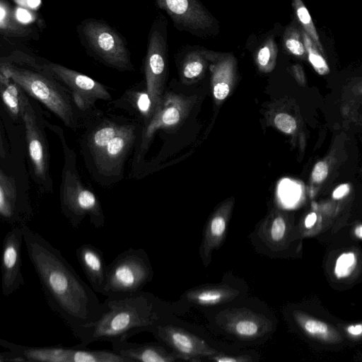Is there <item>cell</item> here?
Listing matches in <instances>:
<instances>
[{
    "instance_id": "obj_1",
    "label": "cell",
    "mask_w": 362,
    "mask_h": 362,
    "mask_svg": "<svg viewBox=\"0 0 362 362\" xmlns=\"http://www.w3.org/2000/svg\"><path fill=\"white\" fill-rule=\"evenodd\" d=\"M22 226L28 256L50 309L73 334L98 320L102 303L96 292L57 248L27 224Z\"/></svg>"
},
{
    "instance_id": "obj_2",
    "label": "cell",
    "mask_w": 362,
    "mask_h": 362,
    "mask_svg": "<svg viewBox=\"0 0 362 362\" xmlns=\"http://www.w3.org/2000/svg\"><path fill=\"white\" fill-rule=\"evenodd\" d=\"M162 304L151 293L107 296L102 303V313L95 322L78 329L73 335L81 346L96 341L127 340L141 332H152L163 322Z\"/></svg>"
},
{
    "instance_id": "obj_3",
    "label": "cell",
    "mask_w": 362,
    "mask_h": 362,
    "mask_svg": "<svg viewBox=\"0 0 362 362\" xmlns=\"http://www.w3.org/2000/svg\"><path fill=\"white\" fill-rule=\"evenodd\" d=\"M46 126L59 139L64 153V167L59 190L63 215L74 228H78L85 218L97 228L105 225L102 206L96 195L82 182L77 168L76 156L67 144L63 129L45 120Z\"/></svg>"
},
{
    "instance_id": "obj_4",
    "label": "cell",
    "mask_w": 362,
    "mask_h": 362,
    "mask_svg": "<svg viewBox=\"0 0 362 362\" xmlns=\"http://www.w3.org/2000/svg\"><path fill=\"white\" fill-rule=\"evenodd\" d=\"M30 66L28 69L1 62L0 74L11 78L26 94L42 103L66 127L76 129V106L69 90L49 74Z\"/></svg>"
},
{
    "instance_id": "obj_5",
    "label": "cell",
    "mask_w": 362,
    "mask_h": 362,
    "mask_svg": "<svg viewBox=\"0 0 362 362\" xmlns=\"http://www.w3.org/2000/svg\"><path fill=\"white\" fill-rule=\"evenodd\" d=\"M152 277L151 264L145 251L130 247L107 264L101 294L110 296L137 293Z\"/></svg>"
},
{
    "instance_id": "obj_6",
    "label": "cell",
    "mask_w": 362,
    "mask_h": 362,
    "mask_svg": "<svg viewBox=\"0 0 362 362\" xmlns=\"http://www.w3.org/2000/svg\"><path fill=\"white\" fill-rule=\"evenodd\" d=\"M22 120L25 125V139L35 178L44 192H52L49 175V153L45 134V120L38 107L27 94L21 92Z\"/></svg>"
},
{
    "instance_id": "obj_7",
    "label": "cell",
    "mask_w": 362,
    "mask_h": 362,
    "mask_svg": "<svg viewBox=\"0 0 362 362\" xmlns=\"http://www.w3.org/2000/svg\"><path fill=\"white\" fill-rule=\"evenodd\" d=\"M0 345L26 362H130L114 350L90 349L78 344L67 346H30L0 339Z\"/></svg>"
},
{
    "instance_id": "obj_8",
    "label": "cell",
    "mask_w": 362,
    "mask_h": 362,
    "mask_svg": "<svg viewBox=\"0 0 362 362\" xmlns=\"http://www.w3.org/2000/svg\"><path fill=\"white\" fill-rule=\"evenodd\" d=\"M136 139V127L126 122L115 136L86 161L95 180L107 185L122 177L124 162Z\"/></svg>"
},
{
    "instance_id": "obj_9",
    "label": "cell",
    "mask_w": 362,
    "mask_h": 362,
    "mask_svg": "<svg viewBox=\"0 0 362 362\" xmlns=\"http://www.w3.org/2000/svg\"><path fill=\"white\" fill-rule=\"evenodd\" d=\"M30 65L46 72L62 84L81 111L92 108L97 100H111L110 92L102 83L80 72L53 62L32 63Z\"/></svg>"
},
{
    "instance_id": "obj_10",
    "label": "cell",
    "mask_w": 362,
    "mask_h": 362,
    "mask_svg": "<svg viewBox=\"0 0 362 362\" xmlns=\"http://www.w3.org/2000/svg\"><path fill=\"white\" fill-rule=\"evenodd\" d=\"M82 30L90 47L107 65L121 70L132 67L124 40L107 23L87 20Z\"/></svg>"
},
{
    "instance_id": "obj_11",
    "label": "cell",
    "mask_w": 362,
    "mask_h": 362,
    "mask_svg": "<svg viewBox=\"0 0 362 362\" xmlns=\"http://www.w3.org/2000/svg\"><path fill=\"white\" fill-rule=\"evenodd\" d=\"M165 23L156 20L151 29L145 60L147 91L158 110L166 69Z\"/></svg>"
},
{
    "instance_id": "obj_12",
    "label": "cell",
    "mask_w": 362,
    "mask_h": 362,
    "mask_svg": "<svg viewBox=\"0 0 362 362\" xmlns=\"http://www.w3.org/2000/svg\"><path fill=\"white\" fill-rule=\"evenodd\" d=\"M24 243L23 226H13L5 235L1 262V290L8 297L24 283L22 273L21 249Z\"/></svg>"
},
{
    "instance_id": "obj_13",
    "label": "cell",
    "mask_w": 362,
    "mask_h": 362,
    "mask_svg": "<svg viewBox=\"0 0 362 362\" xmlns=\"http://www.w3.org/2000/svg\"><path fill=\"white\" fill-rule=\"evenodd\" d=\"M217 323L226 332L245 340L260 338L272 330L269 319L244 308L223 310L217 316Z\"/></svg>"
},
{
    "instance_id": "obj_14",
    "label": "cell",
    "mask_w": 362,
    "mask_h": 362,
    "mask_svg": "<svg viewBox=\"0 0 362 362\" xmlns=\"http://www.w3.org/2000/svg\"><path fill=\"white\" fill-rule=\"evenodd\" d=\"M155 1L175 24L185 30L203 33L214 27V18L199 0Z\"/></svg>"
},
{
    "instance_id": "obj_15",
    "label": "cell",
    "mask_w": 362,
    "mask_h": 362,
    "mask_svg": "<svg viewBox=\"0 0 362 362\" xmlns=\"http://www.w3.org/2000/svg\"><path fill=\"white\" fill-rule=\"evenodd\" d=\"M151 332L160 341L176 351L184 360L198 361L202 357L209 358L219 353L202 339L174 325L162 323Z\"/></svg>"
},
{
    "instance_id": "obj_16",
    "label": "cell",
    "mask_w": 362,
    "mask_h": 362,
    "mask_svg": "<svg viewBox=\"0 0 362 362\" xmlns=\"http://www.w3.org/2000/svg\"><path fill=\"white\" fill-rule=\"evenodd\" d=\"M112 348L130 362H173L178 358L183 359L179 354L169 352L156 343L139 344L123 340L112 343Z\"/></svg>"
},
{
    "instance_id": "obj_17",
    "label": "cell",
    "mask_w": 362,
    "mask_h": 362,
    "mask_svg": "<svg viewBox=\"0 0 362 362\" xmlns=\"http://www.w3.org/2000/svg\"><path fill=\"white\" fill-rule=\"evenodd\" d=\"M28 214L20 205L17 187L13 177L0 170V216L1 220L13 226L26 223Z\"/></svg>"
},
{
    "instance_id": "obj_18",
    "label": "cell",
    "mask_w": 362,
    "mask_h": 362,
    "mask_svg": "<svg viewBox=\"0 0 362 362\" xmlns=\"http://www.w3.org/2000/svg\"><path fill=\"white\" fill-rule=\"evenodd\" d=\"M76 255L90 286L101 294L107 267L103 252L90 243H84L76 249Z\"/></svg>"
},
{
    "instance_id": "obj_19",
    "label": "cell",
    "mask_w": 362,
    "mask_h": 362,
    "mask_svg": "<svg viewBox=\"0 0 362 362\" xmlns=\"http://www.w3.org/2000/svg\"><path fill=\"white\" fill-rule=\"evenodd\" d=\"M207 57L213 61L211 65L213 94L216 100L225 99L230 90L235 76V59L229 54L206 50Z\"/></svg>"
},
{
    "instance_id": "obj_20",
    "label": "cell",
    "mask_w": 362,
    "mask_h": 362,
    "mask_svg": "<svg viewBox=\"0 0 362 362\" xmlns=\"http://www.w3.org/2000/svg\"><path fill=\"white\" fill-rule=\"evenodd\" d=\"M229 209L217 211L208 222L204 230L200 255L205 266L211 261L212 252L222 244L227 230Z\"/></svg>"
},
{
    "instance_id": "obj_21",
    "label": "cell",
    "mask_w": 362,
    "mask_h": 362,
    "mask_svg": "<svg viewBox=\"0 0 362 362\" xmlns=\"http://www.w3.org/2000/svg\"><path fill=\"white\" fill-rule=\"evenodd\" d=\"M239 291L227 285L201 287L189 291L187 300L196 305L210 306L225 303L234 299Z\"/></svg>"
},
{
    "instance_id": "obj_22",
    "label": "cell",
    "mask_w": 362,
    "mask_h": 362,
    "mask_svg": "<svg viewBox=\"0 0 362 362\" xmlns=\"http://www.w3.org/2000/svg\"><path fill=\"white\" fill-rule=\"evenodd\" d=\"M180 117L181 109L175 103H168L162 108L159 107L142 132L141 148L146 147L156 130L176 124L180 121Z\"/></svg>"
},
{
    "instance_id": "obj_23",
    "label": "cell",
    "mask_w": 362,
    "mask_h": 362,
    "mask_svg": "<svg viewBox=\"0 0 362 362\" xmlns=\"http://www.w3.org/2000/svg\"><path fill=\"white\" fill-rule=\"evenodd\" d=\"M0 90L3 103L14 120L22 119V89L11 78L0 74Z\"/></svg>"
},
{
    "instance_id": "obj_24",
    "label": "cell",
    "mask_w": 362,
    "mask_h": 362,
    "mask_svg": "<svg viewBox=\"0 0 362 362\" xmlns=\"http://www.w3.org/2000/svg\"><path fill=\"white\" fill-rule=\"evenodd\" d=\"M130 106V110H135L144 118H149L157 111L153 101L148 91L128 90L121 98Z\"/></svg>"
},
{
    "instance_id": "obj_25",
    "label": "cell",
    "mask_w": 362,
    "mask_h": 362,
    "mask_svg": "<svg viewBox=\"0 0 362 362\" xmlns=\"http://www.w3.org/2000/svg\"><path fill=\"white\" fill-rule=\"evenodd\" d=\"M292 5L294 8L296 15L300 23L303 27V30L309 35L313 42L321 52L324 49L320 42L316 28L313 23L311 16L302 0H292Z\"/></svg>"
},
{
    "instance_id": "obj_26",
    "label": "cell",
    "mask_w": 362,
    "mask_h": 362,
    "mask_svg": "<svg viewBox=\"0 0 362 362\" xmlns=\"http://www.w3.org/2000/svg\"><path fill=\"white\" fill-rule=\"evenodd\" d=\"M1 33L8 36H22L28 33L26 28L13 16V12L5 1L0 3Z\"/></svg>"
},
{
    "instance_id": "obj_27",
    "label": "cell",
    "mask_w": 362,
    "mask_h": 362,
    "mask_svg": "<svg viewBox=\"0 0 362 362\" xmlns=\"http://www.w3.org/2000/svg\"><path fill=\"white\" fill-rule=\"evenodd\" d=\"M277 46L272 37H269L259 47L256 62L262 71H270L275 66L277 57Z\"/></svg>"
},
{
    "instance_id": "obj_28",
    "label": "cell",
    "mask_w": 362,
    "mask_h": 362,
    "mask_svg": "<svg viewBox=\"0 0 362 362\" xmlns=\"http://www.w3.org/2000/svg\"><path fill=\"white\" fill-rule=\"evenodd\" d=\"M264 241L270 246L280 243L286 233V223L280 215L274 216L261 229Z\"/></svg>"
},
{
    "instance_id": "obj_29",
    "label": "cell",
    "mask_w": 362,
    "mask_h": 362,
    "mask_svg": "<svg viewBox=\"0 0 362 362\" xmlns=\"http://www.w3.org/2000/svg\"><path fill=\"white\" fill-rule=\"evenodd\" d=\"M300 30L308 58L313 69L320 75L328 74L329 68L320 51L309 35L303 29Z\"/></svg>"
},
{
    "instance_id": "obj_30",
    "label": "cell",
    "mask_w": 362,
    "mask_h": 362,
    "mask_svg": "<svg viewBox=\"0 0 362 362\" xmlns=\"http://www.w3.org/2000/svg\"><path fill=\"white\" fill-rule=\"evenodd\" d=\"M284 46L291 54L298 57H305L307 54L303 40L301 30L295 25L288 26L283 37Z\"/></svg>"
},
{
    "instance_id": "obj_31",
    "label": "cell",
    "mask_w": 362,
    "mask_h": 362,
    "mask_svg": "<svg viewBox=\"0 0 362 362\" xmlns=\"http://www.w3.org/2000/svg\"><path fill=\"white\" fill-rule=\"evenodd\" d=\"M207 60L206 51L189 53L182 67V74L185 78L192 79L201 75L205 69Z\"/></svg>"
},
{
    "instance_id": "obj_32",
    "label": "cell",
    "mask_w": 362,
    "mask_h": 362,
    "mask_svg": "<svg viewBox=\"0 0 362 362\" xmlns=\"http://www.w3.org/2000/svg\"><path fill=\"white\" fill-rule=\"evenodd\" d=\"M295 317L300 327L308 334L319 338H327L329 334V327L323 322L296 313Z\"/></svg>"
},
{
    "instance_id": "obj_33",
    "label": "cell",
    "mask_w": 362,
    "mask_h": 362,
    "mask_svg": "<svg viewBox=\"0 0 362 362\" xmlns=\"http://www.w3.org/2000/svg\"><path fill=\"white\" fill-rule=\"evenodd\" d=\"M356 264L355 254L351 252L342 253L338 257L334 274L338 279H343L349 276L354 269Z\"/></svg>"
},
{
    "instance_id": "obj_34",
    "label": "cell",
    "mask_w": 362,
    "mask_h": 362,
    "mask_svg": "<svg viewBox=\"0 0 362 362\" xmlns=\"http://www.w3.org/2000/svg\"><path fill=\"white\" fill-rule=\"evenodd\" d=\"M278 194L282 202H293L299 197L300 188L296 182L288 179H284L278 186Z\"/></svg>"
},
{
    "instance_id": "obj_35",
    "label": "cell",
    "mask_w": 362,
    "mask_h": 362,
    "mask_svg": "<svg viewBox=\"0 0 362 362\" xmlns=\"http://www.w3.org/2000/svg\"><path fill=\"white\" fill-rule=\"evenodd\" d=\"M275 126L286 134H292L295 132L297 127L295 119L288 114L279 113L274 117Z\"/></svg>"
},
{
    "instance_id": "obj_36",
    "label": "cell",
    "mask_w": 362,
    "mask_h": 362,
    "mask_svg": "<svg viewBox=\"0 0 362 362\" xmlns=\"http://www.w3.org/2000/svg\"><path fill=\"white\" fill-rule=\"evenodd\" d=\"M209 359L216 362H249L252 361V358L247 355L231 356L220 352L209 357Z\"/></svg>"
},
{
    "instance_id": "obj_37",
    "label": "cell",
    "mask_w": 362,
    "mask_h": 362,
    "mask_svg": "<svg viewBox=\"0 0 362 362\" xmlns=\"http://www.w3.org/2000/svg\"><path fill=\"white\" fill-rule=\"evenodd\" d=\"M328 175V166L324 161L317 162L312 171V178L315 182H323Z\"/></svg>"
},
{
    "instance_id": "obj_38",
    "label": "cell",
    "mask_w": 362,
    "mask_h": 362,
    "mask_svg": "<svg viewBox=\"0 0 362 362\" xmlns=\"http://www.w3.org/2000/svg\"><path fill=\"white\" fill-rule=\"evenodd\" d=\"M0 362H26L25 358L18 354L8 350L0 354Z\"/></svg>"
},
{
    "instance_id": "obj_39",
    "label": "cell",
    "mask_w": 362,
    "mask_h": 362,
    "mask_svg": "<svg viewBox=\"0 0 362 362\" xmlns=\"http://www.w3.org/2000/svg\"><path fill=\"white\" fill-rule=\"evenodd\" d=\"M292 72L298 83L304 86L305 84V77L302 66L298 64L293 65Z\"/></svg>"
},
{
    "instance_id": "obj_40",
    "label": "cell",
    "mask_w": 362,
    "mask_h": 362,
    "mask_svg": "<svg viewBox=\"0 0 362 362\" xmlns=\"http://www.w3.org/2000/svg\"><path fill=\"white\" fill-rule=\"evenodd\" d=\"M349 192V185L342 184L337 187L332 193V197L335 199H339L345 197Z\"/></svg>"
},
{
    "instance_id": "obj_41",
    "label": "cell",
    "mask_w": 362,
    "mask_h": 362,
    "mask_svg": "<svg viewBox=\"0 0 362 362\" xmlns=\"http://www.w3.org/2000/svg\"><path fill=\"white\" fill-rule=\"evenodd\" d=\"M317 220V215L315 213L313 212L309 214L305 219V226L306 228H312L315 223Z\"/></svg>"
},
{
    "instance_id": "obj_42",
    "label": "cell",
    "mask_w": 362,
    "mask_h": 362,
    "mask_svg": "<svg viewBox=\"0 0 362 362\" xmlns=\"http://www.w3.org/2000/svg\"><path fill=\"white\" fill-rule=\"evenodd\" d=\"M347 331L351 335H360L362 334V324L351 325L347 328Z\"/></svg>"
},
{
    "instance_id": "obj_43",
    "label": "cell",
    "mask_w": 362,
    "mask_h": 362,
    "mask_svg": "<svg viewBox=\"0 0 362 362\" xmlns=\"http://www.w3.org/2000/svg\"><path fill=\"white\" fill-rule=\"evenodd\" d=\"M355 235L360 239H362V225L358 226L354 230Z\"/></svg>"
},
{
    "instance_id": "obj_44",
    "label": "cell",
    "mask_w": 362,
    "mask_h": 362,
    "mask_svg": "<svg viewBox=\"0 0 362 362\" xmlns=\"http://www.w3.org/2000/svg\"><path fill=\"white\" fill-rule=\"evenodd\" d=\"M1 1H5V0H1Z\"/></svg>"
}]
</instances>
